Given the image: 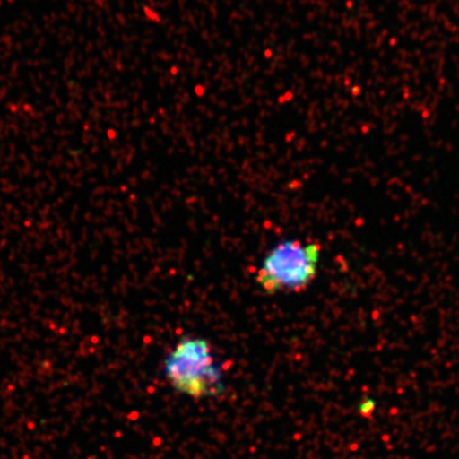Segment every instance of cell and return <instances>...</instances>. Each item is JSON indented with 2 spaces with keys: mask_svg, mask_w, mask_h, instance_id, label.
Returning <instances> with one entry per match:
<instances>
[{
  "mask_svg": "<svg viewBox=\"0 0 459 459\" xmlns=\"http://www.w3.org/2000/svg\"><path fill=\"white\" fill-rule=\"evenodd\" d=\"M322 247L295 238L272 247L256 271L255 281L264 294L301 292L318 276Z\"/></svg>",
  "mask_w": 459,
  "mask_h": 459,
  "instance_id": "2",
  "label": "cell"
},
{
  "mask_svg": "<svg viewBox=\"0 0 459 459\" xmlns=\"http://www.w3.org/2000/svg\"><path fill=\"white\" fill-rule=\"evenodd\" d=\"M162 371L171 388L186 397L204 400L226 394L221 367L204 337H181L166 356Z\"/></svg>",
  "mask_w": 459,
  "mask_h": 459,
  "instance_id": "1",
  "label": "cell"
},
{
  "mask_svg": "<svg viewBox=\"0 0 459 459\" xmlns=\"http://www.w3.org/2000/svg\"><path fill=\"white\" fill-rule=\"evenodd\" d=\"M359 411H360L361 415L370 416L376 411V401L367 398V400L361 402Z\"/></svg>",
  "mask_w": 459,
  "mask_h": 459,
  "instance_id": "3",
  "label": "cell"
}]
</instances>
